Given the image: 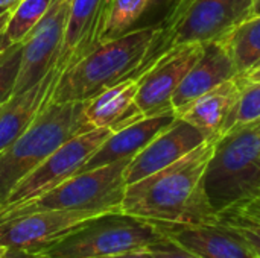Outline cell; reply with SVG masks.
Instances as JSON below:
<instances>
[{
  "mask_svg": "<svg viewBox=\"0 0 260 258\" xmlns=\"http://www.w3.org/2000/svg\"><path fill=\"white\" fill-rule=\"evenodd\" d=\"M213 149L215 140H206L171 166L126 186L122 213L155 224L218 222L204 187Z\"/></svg>",
  "mask_w": 260,
  "mask_h": 258,
  "instance_id": "obj_1",
  "label": "cell"
},
{
  "mask_svg": "<svg viewBox=\"0 0 260 258\" xmlns=\"http://www.w3.org/2000/svg\"><path fill=\"white\" fill-rule=\"evenodd\" d=\"M163 33L161 24L146 26L105 41L61 75L50 102H87L104 90L142 75L151 64Z\"/></svg>",
  "mask_w": 260,
  "mask_h": 258,
  "instance_id": "obj_2",
  "label": "cell"
},
{
  "mask_svg": "<svg viewBox=\"0 0 260 258\" xmlns=\"http://www.w3.org/2000/svg\"><path fill=\"white\" fill-rule=\"evenodd\" d=\"M204 187L218 216L233 207L259 199L260 119L215 140Z\"/></svg>",
  "mask_w": 260,
  "mask_h": 258,
  "instance_id": "obj_3",
  "label": "cell"
},
{
  "mask_svg": "<svg viewBox=\"0 0 260 258\" xmlns=\"http://www.w3.org/2000/svg\"><path fill=\"white\" fill-rule=\"evenodd\" d=\"M87 102L49 103L30 128L0 152V204L9 192L70 138L91 131Z\"/></svg>",
  "mask_w": 260,
  "mask_h": 258,
  "instance_id": "obj_4",
  "label": "cell"
},
{
  "mask_svg": "<svg viewBox=\"0 0 260 258\" xmlns=\"http://www.w3.org/2000/svg\"><path fill=\"white\" fill-rule=\"evenodd\" d=\"M161 227L122 211L88 219L53 245L34 252L38 258H101L151 249L165 239Z\"/></svg>",
  "mask_w": 260,
  "mask_h": 258,
  "instance_id": "obj_5",
  "label": "cell"
},
{
  "mask_svg": "<svg viewBox=\"0 0 260 258\" xmlns=\"http://www.w3.org/2000/svg\"><path fill=\"white\" fill-rule=\"evenodd\" d=\"M129 161L131 160H122L76 173L37 201L15 210L3 220L44 210L85 211L94 216L122 211V202L128 186L125 172Z\"/></svg>",
  "mask_w": 260,
  "mask_h": 258,
  "instance_id": "obj_6",
  "label": "cell"
},
{
  "mask_svg": "<svg viewBox=\"0 0 260 258\" xmlns=\"http://www.w3.org/2000/svg\"><path fill=\"white\" fill-rule=\"evenodd\" d=\"M111 134L107 128H94L66 141L9 192L0 204V220L76 175Z\"/></svg>",
  "mask_w": 260,
  "mask_h": 258,
  "instance_id": "obj_7",
  "label": "cell"
},
{
  "mask_svg": "<svg viewBox=\"0 0 260 258\" xmlns=\"http://www.w3.org/2000/svg\"><path fill=\"white\" fill-rule=\"evenodd\" d=\"M254 14V0H193L178 21L163 33L154 56L175 46L221 40Z\"/></svg>",
  "mask_w": 260,
  "mask_h": 258,
  "instance_id": "obj_8",
  "label": "cell"
},
{
  "mask_svg": "<svg viewBox=\"0 0 260 258\" xmlns=\"http://www.w3.org/2000/svg\"><path fill=\"white\" fill-rule=\"evenodd\" d=\"M204 44L175 46L152 58L148 68L139 75L137 105L145 117L174 113L172 96L187 73L203 56Z\"/></svg>",
  "mask_w": 260,
  "mask_h": 258,
  "instance_id": "obj_9",
  "label": "cell"
},
{
  "mask_svg": "<svg viewBox=\"0 0 260 258\" xmlns=\"http://www.w3.org/2000/svg\"><path fill=\"white\" fill-rule=\"evenodd\" d=\"M93 217L96 216L91 213L70 210H44L15 216L0 222V248L34 254Z\"/></svg>",
  "mask_w": 260,
  "mask_h": 258,
  "instance_id": "obj_10",
  "label": "cell"
},
{
  "mask_svg": "<svg viewBox=\"0 0 260 258\" xmlns=\"http://www.w3.org/2000/svg\"><path fill=\"white\" fill-rule=\"evenodd\" d=\"M70 5L72 0H53L47 14L23 41L21 64L14 94L23 93L40 82L56 64L64 41Z\"/></svg>",
  "mask_w": 260,
  "mask_h": 258,
  "instance_id": "obj_11",
  "label": "cell"
},
{
  "mask_svg": "<svg viewBox=\"0 0 260 258\" xmlns=\"http://www.w3.org/2000/svg\"><path fill=\"white\" fill-rule=\"evenodd\" d=\"M110 5L111 0H72L64 41L55 64L61 75L105 43Z\"/></svg>",
  "mask_w": 260,
  "mask_h": 258,
  "instance_id": "obj_12",
  "label": "cell"
},
{
  "mask_svg": "<svg viewBox=\"0 0 260 258\" xmlns=\"http://www.w3.org/2000/svg\"><path fill=\"white\" fill-rule=\"evenodd\" d=\"M209 140L198 128L181 117H177L163 129L143 151H140L128 164L125 172L126 184L137 182L178 161L200 144Z\"/></svg>",
  "mask_w": 260,
  "mask_h": 258,
  "instance_id": "obj_13",
  "label": "cell"
},
{
  "mask_svg": "<svg viewBox=\"0 0 260 258\" xmlns=\"http://www.w3.org/2000/svg\"><path fill=\"white\" fill-rule=\"evenodd\" d=\"M165 236L201 258H256L250 245L222 220L212 224H158Z\"/></svg>",
  "mask_w": 260,
  "mask_h": 258,
  "instance_id": "obj_14",
  "label": "cell"
},
{
  "mask_svg": "<svg viewBox=\"0 0 260 258\" xmlns=\"http://www.w3.org/2000/svg\"><path fill=\"white\" fill-rule=\"evenodd\" d=\"M236 76H239V71L225 41L221 38L204 44L203 56L172 96L174 113L178 117L200 96Z\"/></svg>",
  "mask_w": 260,
  "mask_h": 258,
  "instance_id": "obj_15",
  "label": "cell"
},
{
  "mask_svg": "<svg viewBox=\"0 0 260 258\" xmlns=\"http://www.w3.org/2000/svg\"><path fill=\"white\" fill-rule=\"evenodd\" d=\"M61 78L56 65L35 85L14 94L0 106V152L23 135L50 103L52 93Z\"/></svg>",
  "mask_w": 260,
  "mask_h": 258,
  "instance_id": "obj_16",
  "label": "cell"
},
{
  "mask_svg": "<svg viewBox=\"0 0 260 258\" xmlns=\"http://www.w3.org/2000/svg\"><path fill=\"white\" fill-rule=\"evenodd\" d=\"M177 119L175 113H163L131 123L116 132H113L102 146L88 158L81 167V172L93 170L116 161L133 160L140 151H143L163 129H166Z\"/></svg>",
  "mask_w": 260,
  "mask_h": 258,
  "instance_id": "obj_17",
  "label": "cell"
},
{
  "mask_svg": "<svg viewBox=\"0 0 260 258\" xmlns=\"http://www.w3.org/2000/svg\"><path fill=\"white\" fill-rule=\"evenodd\" d=\"M139 75L128 78L93 99L87 100L85 117L91 128H107L113 132L145 117L137 105Z\"/></svg>",
  "mask_w": 260,
  "mask_h": 258,
  "instance_id": "obj_18",
  "label": "cell"
},
{
  "mask_svg": "<svg viewBox=\"0 0 260 258\" xmlns=\"http://www.w3.org/2000/svg\"><path fill=\"white\" fill-rule=\"evenodd\" d=\"M242 85L244 79L241 76L229 79L200 96L178 117L198 128L209 140H216L239 97Z\"/></svg>",
  "mask_w": 260,
  "mask_h": 258,
  "instance_id": "obj_19",
  "label": "cell"
},
{
  "mask_svg": "<svg viewBox=\"0 0 260 258\" xmlns=\"http://www.w3.org/2000/svg\"><path fill=\"white\" fill-rule=\"evenodd\" d=\"M233 56L239 76L260 61V14H254L222 38Z\"/></svg>",
  "mask_w": 260,
  "mask_h": 258,
  "instance_id": "obj_20",
  "label": "cell"
},
{
  "mask_svg": "<svg viewBox=\"0 0 260 258\" xmlns=\"http://www.w3.org/2000/svg\"><path fill=\"white\" fill-rule=\"evenodd\" d=\"M53 0H21L12 11L2 41L6 47L23 43L34 27L43 20Z\"/></svg>",
  "mask_w": 260,
  "mask_h": 258,
  "instance_id": "obj_21",
  "label": "cell"
},
{
  "mask_svg": "<svg viewBox=\"0 0 260 258\" xmlns=\"http://www.w3.org/2000/svg\"><path fill=\"white\" fill-rule=\"evenodd\" d=\"M219 220L236 231L260 258V213L250 202L224 211L219 214Z\"/></svg>",
  "mask_w": 260,
  "mask_h": 258,
  "instance_id": "obj_22",
  "label": "cell"
},
{
  "mask_svg": "<svg viewBox=\"0 0 260 258\" xmlns=\"http://www.w3.org/2000/svg\"><path fill=\"white\" fill-rule=\"evenodd\" d=\"M151 3L152 0H111L104 40L110 41L131 30Z\"/></svg>",
  "mask_w": 260,
  "mask_h": 258,
  "instance_id": "obj_23",
  "label": "cell"
},
{
  "mask_svg": "<svg viewBox=\"0 0 260 258\" xmlns=\"http://www.w3.org/2000/svg\"><path fill=\"white\" fill-rule=\"evenodd\" d=\"M257 119H260V81L259 82L244 81L239 97L233 109L230 111L229 117L225 119L219 137Z\"/></svg>",
  "mask_w": 260,
  "mask_h": 258,
  "instance_id": "obj_24",
  "label": "cell"
},
{
  "mask_svg": "<svg viewBox=\"0 0 260 258\" xmlns=\"http://www.w3.org/2000/svg\"><path fill=\"white\" fill-rule=\"evenodd\" d=\"M21 52L23 43L12 46L0 56V106L14 94L21 64Z\"/></svg>",
  "mask_w": 260,
  "mask_h": 258,
  "instance_id": "obj_25",
  "label": "cell"
},
{
  "mask_svg": "<svg viewBox=\"0 0 260 258\" xmlns=\"http://www.w3.org/2000/svg\"><path fill=\"white\" fill-rule=\"evenodd\" d=\"M151 251H152V254H154L155 258H201L198 257V255H195L193 252L181 248L180 245L174 243L168 237H165L161 242L154 245L151 248Z\"/></svg>",
  "mask_w": 260,
  "mask_h": 258,
  "instance_id": "obj_26",
  "label": "cell"
},
{
  "mask_svg": "<svg viewBox=\"0 0 260 258\" xmlns=\"http://www.w3.org/2000/svg\"><path fill=\"white\" fill-rule=\"evenodd\" d=\"M192 3H193V0H174V2L171 3L169 12H168L166 18H165L163 23H161L165 32L169 30V29L178 21V18L186 12V9H187Z\"/></svg>",
  "mask_w": 260,
  "mask_h": 258,
  "instance_id": "obj_27",
  "label": "cell"
},
{
  "mask_svg": "<svg viewBox=\"0 0 260 258\" xmlns=\"http://www.w3.org/2000/svg\"><path fill=\"white\" fill-rule=\"evenodd\" d=\"M101 258H155L151 249H143V251H131V252H123V254H116V255H108V257Z\"/></svg>",
  "mask_w": 260,
  "mask_h": 258,
  "instance_id": "obj_28",
  "label": "cell"
},
{
  "mask_svg": "<svg viewBox=\"0 0 260 258\" xmlns=\"http://www.w3.org/2000/svg\"><path fill=\"white\" fill-rule=\"evenodd\" d=\"M244 81L247 82H259L260 81V64H257L256 67H253L250 71H247L245 75H241Z\"/></svg>",
  "mask_w": 260,
  "mask_h": 258,
  "instance_id": "obj_29",
  "label": "cell"
},
{
  "mask_svg": "<svg viewBox=\"0 0 260 258\" xmlns=\"http://www.w3.org/2000/svg\"><path fill=\"white\" fill-rule=\"evenodd\" d=\"M12 11H14V9H9V11L3 12V14L0 15V36H2V35L5 33V30H6V26H8V23H9V18H11Z\"/></svg>",
  "mask_w": 260,
  "mask_h": 258,
  "instance_id": "obj_30",
  "label": "cell"
},
{
  "mask_svg": "<svg viewBox=\"0 0 260 258\" xmlns=\"http://www.w3.org/2000/svg\"><path fill=\"white\" fill-rule=\"evenodd\" d=\"M5 258H38L32 254H27V252H21V251H6Z\"/></svg>",
  "mask_w": 260,
  "mask_h": 258,
  "instance_id": "obj_31",
  "label": "cell"
},
{
  "mask_svg": "<svg viewBox=\"0 0 260 258\" xmlns=\"http://www.w3.org/2000/svg\"><path fill=\"white\" fill-rule=\"evenodd\" d=\"M21 0H0V8H15Z\"/></svg>",
  "mask_w": 260,
  "mask_h": 258,
  "instance_id": "obj_32",
  "label": "cell"
},
{
  "mask_svg": "<svg viewBox=\"0 0 260 258\" xmlns=\"http://www.w3.org/2000/svg\"><path fill=\"white\" fill-rule=\"evenodd\" d=\"M250 204H251V205L260 213V198L259 199H254V201H250Z\"/></svg>",
  "mask_w": 260,
  "mask_h": 258,
  "instance_id": "obj_33",
  "label": "cell"
},
{
  "mask_svg": "<svg viewBox=\"0 0 260 258\" xmlns=\"http://www.w3.org/2000/svg\"><path fill=\"white\" fill-rule=\"evenodd\" d=\"M9 9H14V8H9ZM8 8H0V15L3 14V12H6V11H9Z\"/></svg>",
  "mask_w": 260,
  "mask_h": 258,
  "instance_id": "obj_34",
  "label": "cell"
},
{
  "mask_svg": "<svg viewBox=\"0 0 260 258\" xmlns=\"http://www.w3.org/2000/svg\"><path fill=\"white\" fill-rule=\"evenodd\" d=\"M5 254H6V251L5 249H0V258H5Z\"/></svg>",
  "mask_w": 260,
  "mask_h": 258,
  "instance_id": "obj_35",
  "label": "cell"
},
{
  "mask_svg": "<svg viewBox=\"0 0 260 258\" xmlns=\"http://www.w3.org/2000/svg\"><path fill=\"white\" fill-rule=\"evenodd\" d=\"M254 2H256V9H257L260 6V0H254Z\"/></svg>",
  "mask_w": 260,
  "mask_h": 258,
  "instance_id": "obj_36",
  "label": "cell"
},
{
  "mask_svg": "<svg viewBox=\"0 0 260 258\" xmlns=\"http://www.w3.org/2000/svg\"><path fill=\"white\" fill-rule=\"evenodd\" d=\"M256 14H260V6L257 8V9H256Z\"/></svg>",
  "mask_w": 260,
  "mask_h": 258,
  "instance_id": "obj_37",
  "label": "cell"
},
{
  "mask_svg": "<svg viewBox=\"0 0 260 258\" xmlns=\"http://www.w3.org/2000/svg\"><path fill=\"white\" fill-rule=\"evenodd\" d=\"M257 64H260V61H259V62H257ZM254 67H256V65H254Z\"/></svg>",
  "mask_w": 260,
  "mask_h": 258,
  "instance_id": "obj_38",
  "label": "cell"
},
{
  "mask_svg": "<svg viewBox=\"0 0 260 258\" xmlns=\"http://www.w3.org/2000/svg\"><path fill=\"white\" fill-rule=\"evenodd\" d=\"M0 249H3V248H0Z\"/></svg>",
  "mask_w": 260,
  "mask_h": 258,
  "instance_id": "obj_39",
  "label": "cell"
},
{
  "mask_svg": "<svg viewBox=\"0 0 260 258\" xmlns=\"http://www.w3.org/2000/svg\"><path fill=\"white\" fill-rule=\"evenodd\" d=\"M256 258H259V257H256Z\"/></svg>",
  "mask_w": 260,
  "mask_h": 258,
  "instance_id": "obj_40",
  "label": "cell"
}]
</instances>
